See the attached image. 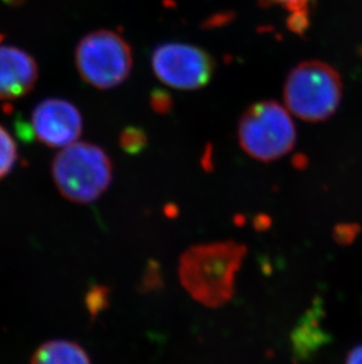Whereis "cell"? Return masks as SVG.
I'll return each mask as SVG.
<instances>
[{
  "instance_id": "obj_1",
  "label": "cell",
  "mask_w": 362,
  "mask_h": 364,
  "mask_svg": "<svg viewBox=\"0 0 362 364\" xmlns=\"http://www.w3.org/2000/svg\"><path fill=\"white\" fill-rule=\"evenodd\" d=\"M246 254V245L234 241L188 247L179 262L181 285L202 306H225L234 295L236 276Z\"/></svg>"
},
{
  "instance_id": "obj_2",
  "label": "cell",
  "mask_w": 362,
  "mask_h": 364,
  "mask_svg": "<svg viewBox=\"0 0 362 364\" xmlns=\"http://www.w3.org/2000/svg\"><path fill=\"white\" fill-rule=\"evenodd\" d=\"M52 177L66 200L89 204L109 189L113 177L112 162L99 146L75 141L55 156Z\"/></svg>"
},
{
  "instance_id": "obj_3",
  "label": "cell",
  "mask_w": 362,
  "mask_h": 364,
  "mask_svg": "<svg viewBox=\"0 0 362 364\" xmlns=\"http://www.w3.org/2000/svg\"><path fill=\"white\" fill-rule=\"evenodd\" d=\"M341 96L339 73L319 60L301 63L285 82L286 109L302 121H326L338 109Z\"/></svg>"
},
{
  "instance_id": "obj_4",
  "label": "cell",
  "mask_w": 362,
  "mask_h": 364,
  "mask_svg": "<svg viewBox=\"0 0 362 364\" xmlns=\"http://www.w3.org/2000/svg\"><path fill=\"white\" fill-rule=\"evenodd\" d=\"M238 137L240 146L250 157L272 162L293 149L297 130L286 107L277 102H260L240 118Z\"/></svg>"
},
{
  "instance_id": "obj_5",
  "label": "cell",
  "mask_w": 362,
  "mask_h": 364,
  "mask_svg": "<svg viewBox=\"0 0 362 364\" xmlns=\"http://www.w3.org/2000/svg\"><path fill=\"white\" fill-rule=\"evenodd\" d=\"M75 64L79 75L89 85L107 90L127 80L133 58L130 45L125 39L116 32L99 30L79 41Z\"/></svg>"
},
{
  "instance_id": "obj_6",
  "label": "cell",
  "mask_w": 362,
  "mask_h": 364,
  "mask_svg": "<svg viewBox=\"0 0 362 364\" xmlns=\"http://www.w3.org/2000/svg\"><path fill=\"white\" fill-rule=\"evenodd\" d=\"M154 75L173 89L198 90L212 78L216 63L202 48L184 43H168L152 53Z\"/></svg>"
},
{
  "instance_id": "obj_7",
  "label": "cell",
  "mask_w": 362,
  "mask_h": 364,
  "mask_svg": "<svg viewBox=\"0 0 362 364\" xmlns=\"http://www.w3.org/2000/svg\"><path fill=\"white\" fill-rule=\"evenodd\" d=\"M28 132L50 148H65L77 141L82 131L80 111L69 100L50 98L32 111Z\"/></svg>"
},
{
  "instance_id": "obj_8",
  "label": "cell",
  "mask_w": 362,
  "mask_h": 364,
  "mask_svg": "<svg viewBox=\"0 0 362 364\" xmlns=\"http://www.w3.org/2000/svg\"><path fill=\"white\" fill-rule=\"evenodd\" d=\"M38 80V66L32 55L12 45H0V100L28 95Z\"/></svg>"
},
{
  "instance_id": "obj_9",
  "label": "cell",
  "mask_w": 362,
  "mask_h": 364,
  "mask_svg": "<svg viewBox=\"0 0 362 364\" xmlns=\"http://www.w3.org/2000/svg\"><path fill=\"white\" fill-rule=\"evenodd\" d=\"M31 364H91L85 349L73 341L52 340L41 344Z\"/></svg>"
},
{
  "instance_id": "obj_10",
  "label": "cell",
  "mask_w": 362,
  "mask_h": 364,
  "mask_svg": "<svg viewBox=\"0 0 362 364\" xmlns=\"http://www.w3.org/2000/svg\"><path fill=\"white\" fill-rule=\"evenodd\" d=\"M18 159L17 145L5 127L0 125V179L6 177Z\"/></svg>"
},
{
  "instance_id": "obj_11",
  "label": "cell",
  "mask_w": 362,
  "mask_h": 364,
  "mask_svg": "<svg viewBox=\"0 0 362 364\" xmlns=\"http://www.w3.org/2000/svg\"><path fill=\"white\" fill-rule=\"evenodd\" d=\"M265 5H280L292 14L294 31H300L307 24L308 0H259Z\"/></svg>"
},
{
  "instance_id": "obj_12",
  "label": "cell",
  "mask_w": 362,
  "mask_h": 364,
  "mask_svg": "<svg viewBox=\"0 0 362 364\" xmlns=\"http://www.w3.org/2000/svg\"><path fill=\"white\" fill-rule=\"evenodd\" d=\"M147 138L145 132L137 127H128L123 131L120 136V145L124 151L136 155L138 152L143 151L146 145Z\"/></svg>"
},
{
  "instance_id": "obj_13",
  "label": "cell",
  "mask_w": 362,
  "mask_h": 364,
  "mask_svg": "<svg viewBox=\"0 0 362 364\" xmlns=\"http://www.w3.org/2000/svg\"><path fill=\"white\" fill-rule=\"evenodd\" d=\"M109 290L103 287H94L86 297V306L92 316H96L105 309L109 302Z\"/></svg>"
},
{
  "instance_id": "obj_14",
  "label": "cell",
  "mask_w": 362,
  "mask_h": 364,
  "mask_svg": "<svg viewBox=\"0 0 362 364\" xmlns=\"http://www.w3.org/2000/svg\"><path fill=\"white\" fill-rule=\"evenodd\" d=\"M360 227L356 224H341L334 229V240L339 244H349L359 234Z\"/></svg>"
},
{
  "instance_id": "obj_15",
  "label": "cell",
  "mask_w": 362,
  "mask_h": 364,
  "mask_svg": "<svg viewBox=\"0 0 362 364\" xmlns=\"http://www.w3.org/2000/svg\"><path fill=\"white\" fill-rule=\"evenodd\" d=\"M345 364H362V344L356 346L349 351Z\"/></svg>"
},
{
  "instance_id": "obj_16",
  "label": "cell",
  "mask_w": 362,
  "mask_h": 364,
  "mask_svg": "<svg viewBox=\"0 0 362 364\" xmlns=\"http://www.w3.org/2000/svg\"><path fill=\"white\" fill-rule=\"evenodd\" d=\"M165 95H163V93H160L159 95V97L154 96L153 97V107L157 111H166L170 109V107H171V102H170V97H168L166 100H164Z\"/></svg>"
}]
</instances>
